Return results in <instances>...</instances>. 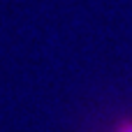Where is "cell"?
Returning a JSON list of instances; mask_svg holds the SVG:
<instances>
[{"label": "cell", "mask_w": 132, "mask_h": 132, "mask_svg": "<svg viewBox=\"0 0 132 132\" xmlns=\"http://www.w3.org/2000/svg\"><path fill=\"white\" fill-rule=\"evenodd\" d=\"M118 132H132V123H123V125L118 128Z\"/></svg>", "instance_id": "6da1fadb"}]
</instances>
